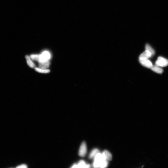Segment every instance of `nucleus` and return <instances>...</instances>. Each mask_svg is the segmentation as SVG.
<instances>
[{
  "label": "nucleus",
  "instance_id": "4",
  "mask_svg": "<svg viewBox=\"0 0 168 168\" xmlns=\"http://www.w3.org/2000/svg\"><path fill=\"white\" fill-rule=\"evenodd\" d=\"M51 55L49 52L44 51L40 55V60L39 62L49 60L51 58Z\"/></svg>",
  "mask_w": 168,
  "mask_h": 168
},
{
  "label": "nucleus",
  "instance_id": "16",
  "mask_svg": "<svg viewBox=\"0 0 168 168\" xmlns=\"http://www.w3.org/2000/svg\"><path fill=\"white\" fill-rule=\"evenodd\" d=\"M16 167L18 168H26L27 167V165H26V164H22V165H19L17 166V167Z\"/></svg>",
  "mask_w": 168,
  "mask_h": 168
},
{
  "label": "nucleus",
  "instance_id": "8",
  "mask_svg": "<svg viewBox=\"0 0 168 168\" xmlns=\"http://www.w3.org/2000/svg\"><path fill=\"white\" fill-rule=\"evenodd\" d=\"M102 155L104 158L107 161H110L112 160V156L111 154L108 151L106 150L104 151Z\"/></svg>",
  "mask_w": 168,
  "mask_h": 168
},
{
  "label": "nucleus",
  "instance_id": "2",
  "mask_svg": "<svg viewBox=\"0 0 168 168\" xmlns=\"http://www.w3.org/2000/svg\"><path fill=\"white\" fill-rule=\"evenodd\" d=\"M156 65L160 67H165L168 65V60L162 57H159L156 62Z\"/></svg>",
  "mask_w": 168,
  "mask_h": 168
},
{
  "label": "nucleus",
  "instance_id": "10",
  "mask_svg": "<svg viewBox=\"0 0 168 168\" xmlns=\"http://www.w3.org/2000/svg\"><path fill=\"white\" fill-rule=\"evenodd\" d=\"M151 70L157 73L162 74L164 72V70L160 67L157 65L153 66L151 68Z\"/></svg>",
  "mask_w": 168,
  "mask_h": 168
},
{
  "label": "nucleus",
  "instance_id": "6",
  "mask_svg": "<svg viewBox=\"0 0 168 168\" xmlns=\"http://www.w3.org/2000/svg\"><path fill=\"white\" fill-rule=\"evenodd\" d=\"M140 63L143 66L147 68L151 69L153 66V64L148 59L144 60H139Z\"/></svg>",
  "mask_w": 168,
  "mask_h": 168
},
{
  "label": "nucleus",
  "instance_id": "15",
  "mask_svg": "<svg viewBox=\"0 0 168 168\" xmlns=\"http://www.w3.org/2000/svg\"><path fill=\"white\" fill-rule=\"evenodd\" d=\"M145 50H147L150 52L152 54V56L155 54V52L150 45L147 44L145 46Z\"/></svg>",
  "mask_w": 168,
  "mask_h": 168
},
{
  "label": "nucleus",
  "instance_id": "5",
  "mask_svg": "<svg viewBox=\"0 0 168 168\" xmlns=\"http://www.w3.org/2000/svg\"><path fill=\"white\" fill-rule=\"evenodd\" d=\"M152 56V54L150 52L145 50V51L140 55L139 60H144L148 59L149 58Z\"/></svg>",
  "mask_w": 168,
  "mask_h": 168
},
{
  "label": "nucleus",
  "instance_id": "9",
  "mask_svg": "<svg viewBox=\"0 0 168 168\" xmlns=\"http://www.w3.org/2000/svg\"><path fill=\"white\" fill-rule=\"evenodd\" d=\"M91 166L89 164H86L84 160L79 161L78 164H77V168H90Z\"/></svg>",
  "mask_w": 168,
  "mask_h": 168
},
{
  "label": "nucleus",
  "instance_id": "12",
  "mask_svg": "<svg viewBox=\"0 0 168 168\" xmlns=\"http://www.w3.org/2000/svg\"><path fill=\"white\" fill-rule=\"evenodd\" d=\"M99 153V151L97 149H94L90 153L89 155V158L90 159H92L93 158H94L97 154Z\"/></svg>",
  "mask_w": 168,
  "mask_h": 168
},
{
  "label": "nucleus",
  "instance_id": "1",
  "mask_svg": "<svg viewBox=\"0 0 168 168\" xmlns=\"http://www.w3.org/2000/svg\"><path fill=\"white\" fill-rule=\"evenodd\" d=\"M104 158L102 154L99 153L97 154L94 157V162H93V166L94 168H99L100 167L101 163Z\"/></svg>",
  "mask_w": 168,
  "mask_h": 168
},
{
  "label": "nucleus",
  "instance_id": "13",
  "mask_svg": "<svg viewBox=\"0 0 168 168\" xmlns=\"http://www.w3.org/2000/svg\"><path fill=\"white\" fill-rule=\"evenodd\" d=\"M35 70L36 71L40 73H49L50 71L49 69H42L37 68H35Z\"/></svg>",
  "mask_w": 168,
  "mask_h": 168
},
{
  "label": "nucleus",
  "instance_id": "17",
  "mask_svg": "<svg viewBox=\"0 0 168 168\" xmlns=\"http://www.w3.org/2000/svg\"><path fill=\"white\" fill-rule=\"evenodd\" d=\"M77 164H74L71 167V168H77Z\"/></svg>",
  "mask_w": 168,
  "mask_h": 168
},
{
  "label": "nucleus",
  "instance_id": "14",
  "mask_svg": "<svg viewBox=\"0 0 168 168\" xmlns=\"http://www.w3.org/2000/svg\"><path fill=\"white\" fill-rule=\"evenodd\" d=\"M30 57L32 60L34 61L39 62L40 60V55H32Z\"/></svg>",
  "mask_w": 168,
  "mask_h": 168
},
{
  "label": "nucleus",
  "instance_id": "7",
  "mask_svg": "<svg viewBox=\"0 0 168 168\" xmlns=\"http://www.w3.org/2000/svg\"><path fill=\"white\" fill-rule=\"evenodd\" d=\"M39 68L46 69L49 67L50 63L49 60L39 62Z\"/></svg>",
  "mask_w": 168,
  "mask_h": 168
},
{
  "label": "nucleus",
  "instance_id": "11",
  "mask_svg": "<svg viewBox=\"0 0 168 168\" xmlns=\"http://www.w3.org/2000/svg\"><path fill=\"white\" fill-rule=\"evenodd\" d=\"M26 59L27 63L29 66L31 68H35L36 65L32 61V59H31L30 57L27 55L26 56Z\"/></svg>",
  "mask_w": 168,
  "mask_h": 168
},
{
  "label": "nucleus",
  "instance_id": "3",
  "mask_svg": "<svg viewBox=\"0 0 168 168\" xmlns=\"http://www.w3.org/2000/svg\"><path fill=\"white\" fill-rule=\"evenodd\" d=\"M87 151V148L85 142H83L81 145L79 151V155L81 157L85 156Z\"/></svg>",
  "mask_w": 168,
  "mask_h": 168
}]
</instances>
